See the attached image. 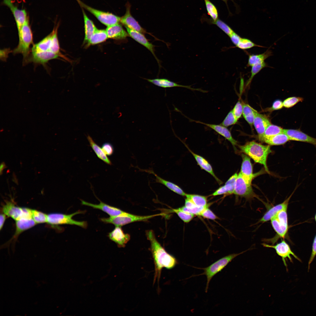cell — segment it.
Listing matches in <instances>:
<instances>
[{
    "label": "cell",
    "instance_id": "22",
    "mask_svg": "<svg viewBox=\"0 0 316 316\" xmlns=\"http://www.w3.org/2000/svg\"><path fill=\"white\" fill-rule=\"evenodd\" d=\"M148 82L157 86L164 88H170L175 87H184L192 90H197L202 92H205L206 91L199 89H195L192 88L190 86L184 85H179L176 83L172 81L165 78H155L154 79H145Z\"/></svg>",
    "mask_w": 316,
    "mask_h": 316
},
{
    "label": "cell",
    "instance_id": "28",
    "mask_svg": "<svg viewBox=\"0 0 316 316\" xmlns=\"http://www.w3.org/2000/svg\"><path fill=\"white\" fill-rule=\"evenodd\" d=\"M59 55L51 52L46 51L31 53L30 61L37 63L44 64L51 60L56 59Z\"/></svg>",
    "mask_w": 316,
    "mask_h": 316
},
{
    "label": "cell",
    "instance_id": "34",
    "mask_svg": "<svg viewBox=\"0 0 316 316\" xmlns=\"http://www.w3.org/2000/svg\"><path fill=\"white\" fill-rule=\"evenodd\" d=\"M108 38L106 30L97 29L91 37L87 45H95L105 41Z\"/></svg>",
    "mask_w": 316,
    "mask_h": 316
},
{
    "label": "cell",
    "instance_id": "25",
    "mask_svg": "<svg viewBox=\"0 0 316 316\" xmlns=\"http://www.w3.org/2000/svg\"><path fill=\"white\" fill-rule=\"evenodd\" d=\"M271 123L265 115L256 113L253 124L258 135V137L262 136L267 127Z\"/></svg>",
    "mask_w": 316,
    "mask_h": 316
},
{
    "label": "cell",
    "instance_id": "42",
    "mask_svg": "<svg viewBox=\"0 0 316 316\" xmlns=\"http://www.w3.org/2000/svg\"><path fill=\"white\" fill-rule=\"evenodd\" d=\"M303 100V98L300 97H292L287 98L283 102V106L287 108L292 107L299 102Z\"/></svg>",
    "mask_w": 316,
    "mask_h": 316
},
{
    "label": "cell",
    "instance_id": "24",
    "mask_svg": "<svg viewBox=\"0 0 316 316\" xmlns=\"http://www.w3.org/2000/svg\"><path fill=\"white\" fill-rule=\"evenodd\" d=\"M108 38L121 40L128 36V34L119 23L107 26L106 30Z\"/></svg>",
    "mask_w": 316,
    "mask_h": 316
},
{
    "label": "cell",
    "instance_id": "9",
    "mask_svg": "<svg viewBox=\"0 0 316 316\" xmlns=\"http://www.w3.org/2000/svg\"><path fill=\"white\" fill-rule=\"evenodd\" d=\"M287 210L280 211L270 220L272 226L279 238H284L288 231Z\"/></svg>",
    "mask_w": 316,
    "mask_h": 316
},
{
    "label": "cell",
    "instance_id": "3",
    "mask_svg": "<svg viewBox=\"0 0 316 316\" xmlns=\"http://www.w3.org/2000/svg\"><path fill=\"white\" fill-rule=\"evenodd\" d=\"M18 32V44L13 52L14 54H21L23 56L24 61L26 62L28 60L30 47L33 42V35L28 19Z\"/></svg>",
    "mask_w": 316,
    "mask_h": 316
},
{
    "label": "cell",
    "instance_id": "7",
    "mask_svg": "<svg viewBox=\"0 0 316 316\" xmlns=\"http://www.w3.org/2000/svg\"><path fill=\"white\" fill-rule=\"evenodd\" d=\"M2 212L16 221L22 218H32L31 209L17 206L11 201H7L3 206Z\"/></svg>",
    "mask_w": 316,
    "mask_h": 316
},
{
    "label": "cell",
    "instance_id": "17",
    "mask_svg": "<svg viewBox=\"0 0 316 316\" xmlns=\"http://www.w3.org/2000/svg\"><path fill=\"white\" fill-rule=\"evenodd\" d=\"M298 187V186H297L291 195L283 202L269 209L260 219L259 222L264 223L270 220L279 212L284 209H287L289 201Z\"/></svg>",
    "mask_w": 316,
    "mask_h": 316
},
{
    "label": "cell",
    "instance_id": "30",
    "mask_svg": "<svg viewBox=\"0 0 316 316\" xmlns=\"http://www.w3.org/2000/svg\"><path fill=\"white\" fill-rule=\"evenodd\" d=\"M84 24V42L88 43L91 36L97 28L93 22L90 19L83 11Z\"/></svg>",
    "mask_w": 316,
    "mask_h": 316
},
{
    "label": "cell",
    "instance_id": "13",
    "mask_svg": "<svg viewBox=\"0 0 316 316\" xmlns=\"http://www.w3.org/2000/svg\"><path fill=\"white\" fill-rule=\"evenodd\" d=\"M283 132L290 140L305 142L316 146V138L305 134L300 129H284Z\"/></svg>",
    "mask_w": 316,
    "mask_h": 316
},
{
    "label": "cell",
    "instance_id": "50",
    "mask_svg": "<svg viewBox=\"0 0 316 316\" xmlns=\"http://www.w3.org/2000/svg\"><path fill=\"white\" fill-rule=\"evenodd\" d=\"M316 255V235L315 238L313 242L312 251L311 256L310 257V258L309 259V262H308V270L309 271L310 266L312 262V261L314 260L315 256Z\"/></svg>",
    "mask_w": 316,
    "mask_h": 316
},
{
    "label": "cell",
    "instance_id": "45",
    "mask_svg": "<svg viewBox=\"0 0 316 316\" xmlns=\"http://www.w3.org/2000/svg\"><path fill=\"white\" fill-rule=\"evenodd\" d=\"M223 194H231L230 189L225 184L220 186L212 193L211 195L216 196Z\"/></svg>",
    "mask_w": 316,
    "mask_h": 316
},
{
    "label": "cell",
    "instance_id": "49",
    "mask_svg": "<svg viewBox=\"0 0 316 316\" xmlns=\"http://www.w3.org/2000/svg\"><path fill=\"white\" fill-rule=\"evenodd\" d=\"M242 104L243 107L242 114L243 117L252 114L256 111L248 104L243 102Z\"/></svg>",
    "mask_w": 316,
    "mask_h": 316
},
{
    "label": "cell",
    "instance_id": "58",
    "mask_svg": "<svg viewBox=\"0 0 316 316\" xmlns=\"http://www.w3.org/2000/svg\"><path fill=\"white\" fill-rule=\"evenodd\" d=\"M315 220L316 221V215H315Z\"/></svg>",
    "mask_w": 316,
    "mask_h": 316
},
{
    "label": "cell",
    "instance_id": "12",
    "mask_svg": "<svg viewBox=\"0 0 316 316\" xmlns=\"http://www.w3.org/2000/svg\"><path fill=\"white\" fill-rule=\"evenodd\" d=\"M3 3L10 9L15 20L18 32L28 19L25 9H20L15 6L12 0H3Z\"/></svg>",
    "mask_w": 316,
    "mask_h": 316
},
{
    "label": "cell",
    "instance_id": "43",
    "mask_svg": "<svg viewBox=\"0 0 316 316\" xmlns=\"http://www.w3.org/2000/svg\"><path fill=\"white\" fill-rule=\"evenodd\" d=\"M237 120L232 110L228 113L221 125L226 127H228L236 124Z\"/></svg>",
    "mask_w": 316,
    "mask_h": 316
},
{
    "label": "cell",
    "instance_id": "44",
    "mask_svg": "<svg viewBox=\"0 0 316 316\" xmlns=\"http://www.w3.org/2000/svg\"><path fill=\"white\" fill-rule=\"evenodd\" d=\"M209 205L205 207H199L197 206L195 207L189 208L186 207L185 206L178 208L180 209L194 215L200 216L202 211L206 207L209 206Z\"/></svg>",
    "mask_w": 316,
    "mask_h": 316
},
{
    "label": "cell",
    "instance_id": "56",
    "mask_svg": "<svg viewBox=\"0 0 316 316\" xmlns=\"http://www.w3.org/2000/svg\"><path fill=\"white\" fill-rule=\"evenodd\" d=\"M222 0L226 4V6H227L228 10V11L229 12V15L230 16H231L232 15V14L230 12V11H229V7H228V4H227V2H228V1L231 0V1H232L234 3V6L236 7V8L237 12H238L239 11H240L239 7V6H238V5L236 4L235 2L234 1V0Z\"/></svg>",
    "mask_w": 316,
    "mask_h": 316
},
{
    "label": "cell",
    "instance_id": "5",
    "mask_svg": "<svg viewBox=\"0 0 316 316\" xmlns=\"http://www.w3.org/2000/svg\"><path fill=\"white\" fill-rule=\"evenodd\" d=\"M160 213L150 215L140 216L134 215L128 212L126 214L109 218H102L100 220L106 224H111L116 226L121 227L128 224L137 221H146L154 217L164 215Z\"/></svg>",
    "mask_w": 316,
    "mask_h": 316
},
{
    "label": "cell",
    "instance_id": "11",
    "mask_svg": "<svg viewBox=\"0 0 316 316\" xmlns=\"http://www.w3.org/2000/svg\"><path fill=\"white\" fill-rule=\"evenodd\" d=\"M262 245L265 247L272 248L275 249L276 253L281 257L284 264L287 270L288 269L286 261L287 259L288 258L291 262H293L291 255L293 256L299 261L301 262V260L292 251L289 245L284 240L275 245H270L265 243H262Z\"/></svg>",
    "mask_w": 316,
    "mask_h": 316
},
{
    "label": "cell",
    "instance_id": "48",
    "mask_svg": "<svg viewBox=\"0 0 316 316\" xmlns=\"http://www.w3.org/2000/svg\"><path fill=\"white\" fill-rule=\"evenodd\" d=\"M102 148L105 154L107 155H111L114 152V149L112 145L110 143L106 142L104 143Z\"/></svg>",
    "mask_w": 316,
    "mask_h": 316
},
{
    "label": "cell",
    "instance_id": "47",
    "mask_svg": "<svg viewBox=\"0 0 316 316\" xmlns=\"http://www.w3.org/2000/svg\"><path fill=\"white\" fill-rule=\"evenodd\" d=\"M236 118L238 120L242 114L243 107L242 103L239 100L232 110Z\"/></svg>",
    "mask_w": 316,
    "mask_h": 316
},
{
    "label": "cell",
    "instance_id": "41",
    "mask_svg": "<svg viewBox=\"0 0 316 316\" xmlns=\"http://www.w3.org/2000/svg\"><path fill=\"white\" fill-rule=\"evenodd\" d=\"M267 66V65L265 62L255 64L251 66V75L247 82V85H248L250 83L252 79L255 75L263 68Z\"/></svg>",
    "mask_w": 316,
    "mask_h": 316
},
{
    "label": "cell",
    "instance_id": "54",
    "mask_svg": "<svg viewBox=\"0 0 316 316\" xmlns=\"http://www.w3.org/2000/svg\"><path fill=\"white\" fill-rule=\"evenodd\" d=\"M184 206L186 207L189 208H193L197 206L190 199L187 197H186L185 200Z\"/></svg>",
    "mask_w": 316,
    "mask_h": 316
},
{
    "label": "cell",
    "instance_id": "40",
    "mask_svg": "<svg viewBox=\"0 0 316 316\" xmlns=\"http://www.w3.org/2000/svg\"><path fill=\"white\" fill-rule=\"evenodd\" d=\"M176 214L184 222L188 223L191 220L195 215L183 211L178 208L173 209L171 211Z\"/></svg>",
    "mask_w": 316,
    "mask_h": 316
},
{
    "label": "cell",
    "instance_id": "38",
    "mask_svg": "<svg viewBox=\"0 0 316 316\" xmlns=\"http://www.w3.org/2000/svg\"><path fill=\"white\" fill-rule=\"evenodd\" d=\"M31 211L32 218L36 224L47 223V214L34 209Z\"/></svg>",
    "mask_w": 316,
    "mask_h": 316
},
{
    "label": "cell",
    "instance_id": "32",
    "mask_svg": "<svg viewBox=\"0 0 316 316\" xmlns=\"http://www.w3.org/2000/svg\"><path fill=\"white\" fill-rule=\"evenodd\" d=\"M201 19L202 21H206L210 24L216 25L229 36L234 32L228 25L219 19L214 21L211 18H208L204 14Z\"/></svg>",
    "mask_w": 316,
    "mask_h": 316
},
{
    "label": "cell",
    "instance_id": "29",
    "mask_svg": "<svg viewBox=\"0 0 316 316\" xmlns=\"http://www.w3.org/2000/svg\"><path fill=\"white\" fill-rule=\"evenodd\" d=\"M259 139L262 142L272 145H283L290 140L288 136L284 133L271 137L262 138Z\"/></svg>",
    "mask_w": 316,
    "mask_h": 316
},
{
    "label": "cell",
    "instance_id": "15",
    "mask_svg": "<svg viewBox=\"0 0 316 316\" xmlns=\"http://www.w3.org/2000/svg\"><path fill=\"white\" fill-rule=\"evenodd\" d=\"M109 238L119 248H123L130 239V235L124 233L121 226H116L108 235Z\"/></svg>",
    "mask_w": 316,
    "mask_h": 316
},
{
    "label": "cell",
    "instance_id": "16",
    "mask_svg": "<svg viewBox=\"0 0 316 316\" xmlns=\"http://www.w3.org/2000/svg\"><path fill=\"white\" fill-rule=\"evenodd\" d=\"M126 12L125 14L121 17L120 22L125 27L142 33H146L144 29L142 28L138 22L133 17L130 13V5L128 3L126 5Z\"/></svg>",
    "mask_w": 316,
    "mask_h": 316
},
{
    "label": "cell",
    "instance_id": "19",
    "mask_svg": "<svg viewBox=\"0 0 316 316\" xmlns=\"http://www.w3.org/2000/svg\"><path fill=\"white\" fill-rule=\"evenodd\" d=\"M129 35L135 40L144 46L152 54L159 63L154 53V46L148 41L142 33L125 27Z\"/></svg>",
    "mask_w": 316,
    "mask_h": 316
},
{
    "label": "cell",
    "instance_id": "36",
    "mask_svg": "<svg viewBox=\"0 0 316 316\" xmlns=\"http://www.w3.org/2000/svg\"><path fill=\"white\" fill-rule=\"evenodd\" d=\"M207 14L215 21L219 19V13L216 6L209 0H204Z\"/></svg>",
    "mask_w": 316,
    "mask_h": 316
},
{
    "label": "cell",
    "instance_id": "26",
    "mask_svg": "<svg viewBox=\"0 0 316 316\" xmlns=\"http://www.w3.org/2000/svg\"><path fill=\"white\" fill-rule=\"evenodd\" d=\"M190 152L195 158L197 164L200 167L211 175L215 179L219 184H221L222 182L215 175L212 166L208 162L202 157L199 155L192 151L185 144Z\"/></svg>",
    "mask_w": 316,
    "mask_h": 316
},
{
    "label": "cell",
    "instance_id": "31",
    "mask_svg": "<svg viewBox=\"0 0 316 316\" xmlns=\"http://www.w3.org/2000/svg\"><path fill=\"white\" fill-rule=\"evenodd\" d=\"M87 138L90 146L97 157L106 164L110 165H111L112 163L111 160L104 152L102 148L95 142L90 135H88Z\"/></svg>",
    "mask_w": 316,
    "mask_h": 316
},
{
    "label": "cell",
    "instance_id": "23",
    "mask_svg": "<svg viewBox=\"0 0 316 316\" xmlns=\"http://www.w3.org/2000/svg\"><path fill=\"white\" fill-rule=\"evenodd\" d=\"M140 170L154 175L155 176V181L156 182L164 185L170 190L180 195L186 196V193L179 186L173 182L161 178L154 172L152 169Z\"/></svg>",
    "mask_w": 316,
    "mask_h": 316
},
{
    "label": "cell",
    "instance_id": "51",
    "mask_svg": "<svg viewBox=\"0 0 316 316\" xmlns=\"http://www.w3.org/2000/svg\"><path fill=\"white\" fill-rule=\"evenodd\" d=\"M232 42L236 46L239 42L241 37L234 31L229 36Z\"/></svg>",
    "mask_w": 316,
    "mask_h": 316
},
{
    "label": "cell",
    "instance_id": "57",
    "mask_svg": "<svg viewBox=\"0 0 316 316\" xmlns=\"http://www.w3.org/2000/svg\"><path fill=\"white\" fill-rule=\"evenodd\" d=\"M5 164L4 162H2L0 166V172L1 175L2 174L3 170L5 168Z\"/></svg>",
    "mask_w": 316,
    "mask_h": 316
},
{
    "label": "cell",
    "instance_id": "35",
    "mask_svg": "<svg viewBox=\"0 0 316 316\" xmlns=\"http://www.w3.org/2000/svg\"><path fill=\"white\" fill-rule=\"evenodd\" d=\"M186 197L190 199L197 206L205 207L209 204H207V198L205 196L194 194H186Z\"/></svg>",
    "mask_w": 316,
    "mask_h": 316
},
{
    "label": "cell",
    "instance_id": "2",
    "mask_svg": "<svg viewBox=\"0 0 316 316\" xmlns=\"http://www.w3.org/2000/svg\"><path fill=\"white\" fill-rule=\"evenodd\" d=\"M238 147L242 152L255 162L263 165L265 171L270 174L267 164V157L272 152L270 145H264L252 141Z\"/></svg>",
    "mask_w": 316,
    "mask_h": 316
},
{
    "label": "cell",
    "instance_id": "52",
    "mask_svg": "<svg viewBox=\"0 0 316 316\" xmlns=\"http://www.w3.org/2000/svg\"><path fill=\"white\" fill-rule=\"evenodd\" d=\"M283 107V102L279 100H276L274 102L271 108V110H278L282 108Z\"/></svg>",
    "mask_w": 316,
    "mask_h": 316
},
{
    "label": "cell",
    "instance_id": "4",
    "mask_svg": "<svg viewBox=\"0 0 316 316\" xmlns=\"http://www.w3.org/2000/svg\"><path fill=\"white\" fill-rule=\"evenodd\" d=\"M246 250L238 253H233L225 256L216 261L209 266L205 268H196L201 269L204 271L203 273L193 276L205 275L207 278V283L205 292L207 293L209 285L212 278L217 273L221 271L226 266L237 256L246 252Z\"/></svg>",
    "mask_w": 316,
    "mask_h": 316
},
{
    "label": "cell",
    "instance_id": "14",
    "mask_svg": "<svg viewBox=\"0 0 316 316\" xmlns=\"http://www.w3.org/2000/svg\"><path fill=\"white\" fill-rule=\"evenodd\" d=\"M99 200L100 201L99 203L98 204H95L80 200L82 205L101 210L107 213L110 217L116 216L126 214L127 212L119 208L108 205Z\"/></svg>",
    "mask_w": 316,
    "mask_h": 316
},
{
    "label": "cell",
    "instance_id": "53",
    "mask_svg": "<svg viewBox=\"0 0 316 316\" xmlns=\"http://www.w3.org/2000/svg\"><path fill=\"white\" fill-rule=\"evenodd\" d=\"M257 111H256L254 113L244 117L245 120L251 126H252L253 124L255 114Z\"/></svg>",
    "mask_w": 316,
    "mask_h": 316
},
{
    "label": "cell",
    "instance_id": "1",
    "mask_svg": "<svg viewBox=\"0 0 316 316\" xmlns=\"http://www.w3.org/2000/svg\"><path fill=\"white\" fill-rule=\"evenodd\" d=\"M146 235L150 243V250L154 263V283L157 279L159 281L163 268L172 269L178 264V262L175 257L167 253L158 241L153 230L146 231Z\"/></svg>",
    "mask_w": 316,
    "mask_h": 316
},
{
    "label": "cell",
    "instance_id": "55",
    "mask_svg": "<svg viewBox=\"0 0 316 316\" xmlns=\"http://www.w3.org/2000/svg\"><path fill=\"white\" fill-rule=\"evenodd\" d=\"M6 215L2 212L1 213L0 216V230H1L2 229L4 224L5 221L6 219Z\"/></svg>",
    "mask_w": 316,
    "mask_h": 316
},
{
    "label": "cell",
    "instance_id": "27",
    "mask_svg": "<svg viewBox=\"0 0 316 316\" xmlns=\"http://www.w3.org/2000/svg\"><path fill=\"white\" fill-rule=\"evenodd\" d=\"M36 224L32 218H22L16 221V231L11 240L16 239L22 233Z\"/></svg>",
    "mask_w": 316,
    "mask_h": 316
},
{
    "label": "cell",
    "instance_id": "20",
    "mask_svg": "<svg viewBox=\"0 0 316 316\" xmlns=\"http://www.w3.org/2000/svg\"><path fill=\"white\" fill-rule=\"evenodd\" d=\"M197 123L205 125L212 129L218 133L225 138L231 144L234 149L237 145V142L233 137L230 131L226 128L221 125H217L203 123L197 121L193 120Z\"/></svg>",
    "mask_w": 316,
    "mask_h": 316
},
{
    "label": "cell",
    "instance_id": "37",
    "mask_svg": "<svg viewBox=\"0 0 316 316\" xmlns=\"http://www.w3.org/2000/svg\"><path fill=\"white\" fill-rule=\"evenodd\" d=\"M284 129L281 127L272 124H270L266 128L263 135L258 137L259 139L272 136L284 133Z\"/></svg>",
    "mask_w": 316,
    "mask_h": 316
},
{
    "label": "cell",
    "instance_id": "21",
    "mask_svg": "<svg viewBox=\"0 0 316 316\" xmlns=\"http://www.w3.org/2000/svg\"><path fill=\"white\" fill-rule=\"evenodd\" d=\"M53 37L52 31L40 42L33 45L31 49V53L46 51L54 53L53 50Z\"/></svg>",
    "mask_w": 316,
    "mask_h": 316
},
{
    "label": "cell",
    "instance_id": "39",
    "mask_svg": "<svg viewBox=\"0 0 316 316\" xmlns=\"http://www.w3.org/2000/svg\"><path fill=\"white\" fill-rule=\"evenodd\" d=\"M236 47L243 50L248 49L255 47H263L255 44L248 39L242 37Z\"/></svg>",
    "mask_w": 316,
    "mask_h": 316
},
{
    "label": "cell",
    "instance_id": "10",
    "mask_svg": "<svg viewBox=\"0 0 316 316\" xmlns=\"http://www.w3.org/2000/svg\"><path fill=\"white\" fill-rule=\"evenodd\" d=\"M233 194L247 199L257 197L251 184L247 183L239 173L236 180Z\"/></svg>",
    "mask_w": 316,
    "mask_h": 316
},
{
    "label": "cell",
    "instance_id": "18",
    "mask_svg": "<svg viewBox=\"0 0 316 316\" xmlns=\"http://www.w3.org/2000/svg\"><path fill=\"white\" fill-rule=\"evenodd\" d=\"M242 161L239 172L246 181L251 184L255 175L253 173V166L250 157L245 154H241Z\"/></svg>",
    "mask_w": 316,
    "mask_h": 316
},
{
    "label": "cell",
    "instance_id": "6",
    "mask_svg": "<svg viewBox=\"0 0 316 316\" xmlns=\"http://www.w3.org/2000/svg\"><path fill=\"white\" fill-rule=\"evenodd\" d=\"M85 211L78 210L70 214L61 213H51L47 214V223L51 225L69 224L76 225L86 229L87 223L86 221H77L73 219V217L80 214L84 213Z\"/></svg>",
    "mask_w": 316,
    "mask_h": 316
},
{
    "label": "cell",
    "instance_id": "46",
    "mask_svg": "<svg viewBox=\"0 0 316 316\" xmlns=\"http://www.w3.org/2000/svg\"><path fill=\"white\" fill-rule=\"evenodd\" d=\"M207 207L205 208L201 212L200 216H202L204 218L210 219L211 220H215L218 219L217 216L208 208Z\"/></svg>",
    "mask_w": 316,
    "mask_h": 316
},
{
    "label": "cell",
    "instance_id": "33",
    "mask_svg": "<svg viewBox=\"0 0 316 316\" xmlns=\"http://www.w3.org/2000/svg\"><path fill=\"white\" fill-rule=\"evenodd\" d=\"M272 51L269 49L264 53L258 54H250L249 55L248 61L247 64L248 67L265 62V60L272 55Z\"/></svg>",
    "mask_w": 316,
    "mask_h": 316
},
{
    "label": "cell",
    "instance_id": "8",
    "mask_svg": "<svg viewBox=\"0 0 316 316\" xmlns=\"http://www.w3.org/2000/svg\"><path fill=\"white\" fill-rule=\"evenodd\" d=\"M80 5L92 14L102 23L108 26L119 23L121 17L112 13L105 12L91 7L78 0Z\"/></svg>",
    "mask_w": 316,
    "mask_h": 316
}]
</instances>
